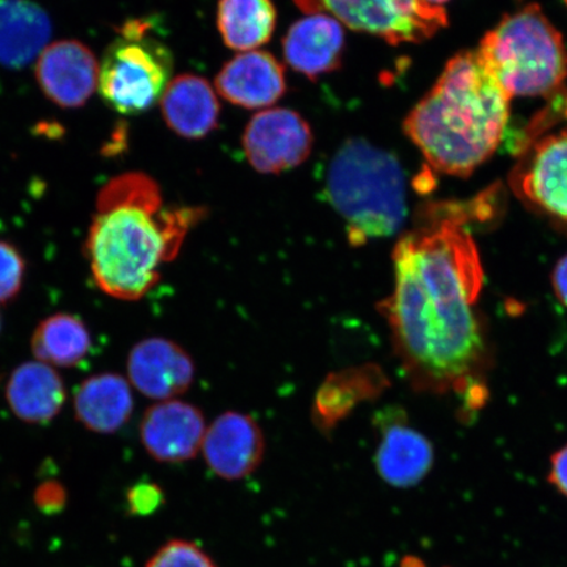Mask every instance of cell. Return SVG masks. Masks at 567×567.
<instances>
[{
	"instance_id": "cell-11",
	"label": "cell",
	"mask_w": 567,
	"mask_h": 567,
	"mask_svg": "<svg viewBox=\"0 0 567 567\" xmlns=\"http://www.w3.org/2000/svg\"><path fill=\"white\" fill-rule=\"evenodd\" d=\"M205 432L202 411L176 400L161 401L148 408L140 427L148 455L168 464L193 460L202 450Z\"/></svg>"
},
{
	"instance_id": "cell-26",
	"label": "cell",
	"mask_w": 567,
	"mask_h": 567,
	"mask_svg": "<svg viewBox=\"0 0 567 567\" xmlns=\"http://www.w3.org/2000/svg\"><path fill=\"white\" fill-rule=\"evenodd\" d=\"M162 491L155 484H137L127 494V503L134 514H151L161 505Z\"/></svg>"
},
{
	"instance_id": "cell-2",
	"label": "cell",
	"mask_w": 567,
	"mask_h": 567,
	"mask_svg": "<svg viewBox=\"0 0 567 567\" xmlns=\"http://www.w3.org/2000/svg\"><path fill=\"white\" fill-rule=\"evenodd\" d=\"M86 255L104 293L137 301L161 279L187 234L200 221V208L165 209L158 184L142 174L117 177L97 198Z\"/></svg>"
},
{
	"instance_id": "cell-8",
	"label": "cell",
	"mask_w": 567,
	"mask_h": 567,
	"mask_svg": "<svg viewBox=\"0 0 567 567\" xmlns=\"http://www.w3.org/2000/svg\"><path fill=\"white\" fill-rule=\"evenodd\" d=\"M313 133L299 113L286 109L259 112L247 124L243 144L247 161L261 174L288 172L309 158Z\"/></svg>"
},
{
	"instance_id": "cell-5",
	"label": "cell",
	"mask_w": 567,
	"mask_h": 567,
	"mask_svg": "<svg viewBox=\"0 0 567 567\" xmlns=\"http://www.w3.org/2000/svg\"><path fill=\"white\" fill-rule=\"evenodd\" d=\"M477 52L512 99L555 96L567 76V49L540 7L529 4L503 18Z\"/></svg>"
},
{
	"instance_id": "cell-31",
	"label": "cell",
	"mask_w": 567,
	"mask_h": 567,
	"mask_svg": "<svg viewBox=\"0 0 567 567\" xmlns=\"http://www.w3.org/2000/svg\"><path fill=\"white\" fill-rule=\"evenodd\" d=\"M423 2L434 7H442V4L449 2V0H423Z\"/></svg>"
},
{
	"instance_id": "cell-29",
	"label": "cell",
	"mask_w": 567,
	"mask_h": 567,
	"mask_svg": "<svg viewBox=\"0 0 567 567\" xmlns=\"http://www.w3.org/2000/svg\"><path fill=\"white\" fill-rule=\"evenodd\" d=\"M553 284H555L559 300L567 307V255L564 259L559 260L555 275H553Z\"/></svg>"
},
{
	"instance_id": "cell-25",
	"label": "cell",
	"mask_w": 567,
	"mask_h": 567,
	"mask_svg": "<svg viewBox=\"0 0 567 567\" xmlns=\"http://www.w3.org/2000/svg\"><path fill=\"white\" fill-rule=\"evenodd\" d=\"M25 261L10 244L0 240V303L17 297L23 286Z\"/></svg>"
},
{
	"instance_id": "cell-10",
	"label": "cell",
	"mask_w": 567,
	"mask_h": 567,
	"mask_svg": "<svg viewBox=\"0 0 567 567\" xmlns=\"http://www.w3.org/2000/svg\"><path fill=\"white\" fill-rule=\"evenodd\" d=\"M35 78L54 104L62 109H80L97 89L99 62L83 42L56 41L35 61Z\"/></svg>"
},
{
	"instance_id": "cell-22",
	"label": "cell",
	"mask_w": 567,
	"mask_h": 567,
	"mask_svg": "<svg viewBox=\"0 0 567 567\" xmlns=\"http://www.w3.org/2000/svg\"><path fill=\"white\" fill-rule=\"evenodd\" d=\"M217 23L226 45L251 52L272 38L276 10L271 0H219Z\"/></svg>"
},
{
	"instance_id": "cell-17",
	"label": "cell",
	"mask_w": 567,
	"mask_h": 567,
	"mask_svg": "<svg viewBox=\"0 0 567 567\" xmlns=\"http://www.w3.org/2000/svg\"><path fill=\"white\" fill-rule=\"evenodd\" d=\"M52 35L47 11L31 0H0V66L19 70L38 61Z\"/></svg>"
},
{
	"instance_id": "cell-21",
	"label": "cell",
	"mask_w": 567,
	"mask_h": 567,
	"mask_svg": "<svg viewBox=\"0 0 567 567\" xmlns=\"http://www.w3.org/2000/svg\"><path fill=\"white\" fill-rule=\"evenodd\" d=\"M386 386L384 374L378 367H359L329 375L316 399V421L331 430L360 402L380 394Z\"/></svg>"
},
{
	"instance_id": "cell-27",
	"label": "cell",
	"mask_w": 567,
	"mask_h": 567,
	"mask_svg": "<svg viewBox=\"0 0 567 567\" xmlns=\"http://www.w3.org/2000/svg\"><path fill=\"white\" fill-rule=\"evenodd\" d=\"M66 494L56 482H45L35 492V502L44 512H55L65 503Z\"/></svg>"
},
{
	"instance_id": "cell-7",
	"label": "cell",
	"mask_w": 567,
	"mask_h": 567,
	"mask_svg": "<svg viewBox=\"0 0 567 567\" xmlns=\"http://www.w3.org/2000/svg\"><path fill=\"white\" fill-rule=\"evenodd\" d=\"M308 13H326L353 31L389 44H417L449 24L443 7L423 0H295Z\"/></svg>"
},
{
	"instance_id": "cell-18",
	"label": "cell",
	"mask_w": 567,
	"mask_h": 567,
	"mask_svg": "<svg viewBox=\"0 0 567 567\" xmlns=\"http://www.w3.org/2000/svg\"><path fill=\"white\" fill-rule=\"evenodd\" d=\"M163 118L181 137L197 140L216 130L219 103L202 76L184 74L169 82L161 99Z\"/></svg>"
},
{
	"instance_id": "cell-24",
	"label": "cell",
	"mask_w": 567,
	"mask_h": 567,
	"mask_svg": "<svg viewBox=\"0 0 567 567\" xmlns=\"http://www.w3.org/2000/svg\"><path fill=\"white\" fill-rule=\"evenodd\" d=\"M146 567H217L197 544L172 540L148 559Z\"/></svg>"
},
{
	"instance_id": "cell-30",
	"label": "cell",
	"mask_w": 567,
	"mask_h": 567,
	"mask_svg": "<svg viewBox=\"0 0 567 567\" xmlns=\"http://www.w3.org/2000/svg\"><path fill=\"white\" fill-rule=\"evenodd\" d=\"M555 97V104L557 105V109H555V112H553V115L563 116L567 118V95L565 97L561 96V92H558L557 95L553 96Z\"/></svg>"
},
{
	"instance_id": "cell-4",
	"label": "cell",
	"mask_w": 567,
	"mask_h": 567,
	"mask_svg": "<svg viewBox=\"0 0 567 567\" xmlns=\"http://www.w3.org/2000/svg\"><path fill=\"white\" fill-rule=\"evenodd\" d=\"M328 202L344 219L347 238L361 246L392 236L406 217L405 175L394 155L364 138H350L329 163Z\"/></svg>"
},
{
	"instance_id": "cell-32",
	"label": "cell",
	"mask_w": 567,
	"mask_h": 567,
	"mask_svg": "<svg viewBox=\"0 0 567 567\" xmlns=\"http://www.w3.org/2000/svg\"><path fill=\"white\" fill-rule=\"evenodd\" d=\"M0 329H2V321H0Z\"/></svg>"
},
{
	"instance_id": "cell-14",
	"label": "cell",
	"mask_w": 567,
	"mask_h": 567,
	"mask_svg": "<svg viewBox=\"0 0 567 567\" xmlns=\"http://www.w3.org/2000/svg\"><path fill=\"white\" fill-rule=\"evenodd\" d=\"M127 374L140 393L152 400L168 401L193 385L195 364L173 340L148 338L133 347Z\"/></svg>"
},
{
	"instance_id": "cell-16",
	"label": "cell",
	"mask_w": 567,
	"mask_h": 567,
	"mask_svg": "<svg viewBox=\"0 0 567 567\" xmlns=\"http://www.w3.org/2000/svg\"><path fill=\"white\" fill-rule=\"evenodd\" d=\"M282 49L290 68L310 80H317L342 63V24L326 13H309L289 28Z\"/></svg>"
},
{
	"instance_id": "cell-15",
	"label": "cell",
	"mask_w": 567,
	"mask_h": 567,
	"mask_svg": "<svg viewBox=\"0 0 567 567\" xmlns=\"http://www.w3.org/2000/svg\"><path fill=\"white\" fill-rule=\"evenodd\" d=\"M218 94L234 105L265 109L280 101L287 91L281 63L267 52L240 53L226 63L216 78Z\"/></svg>"
},
{
	"instance_id": "cell-23",
	"label": "cell",
	"mask_w": 567,
	"mask_h": 567,
	"mask_svg": "<svg viewBox=\"0 0 567 567\" xmlns=\"http://www.w3.org/2000/svg\"><path fill=\"white\" fill-rule=\"evenodd\" d=\"M91 350V336L80 318L55 315L44 319L34 330L32 352L48 365L75 367L86 359Z\"/></svg>"
},
{
	"instance_id": "cell-6",
	"label": "cell",
	"mask_w": 567,
	"mask_h": 567,
	"mask_svg": "<svg viewBox=\"0 0 567 567\" xmlns=\"http://www.w3.org/2000/svg\"><path fill=\"white\" fill-rule=\"evenodd\" d=\"M173 70L169 49L147 34V24L131 21L99 63L97 89L113 111L138 115L161 101Z\"/></svg>"
},
{
	"instance_id": "cell-1",
	"label": "cell",
	"mask_w": 567,
	"mask_h": 567,
	"mask_svg": "<svg viewBox=\"0 0 567 567\" xmlns=\"http://www.w3.org/2000/svg\"><path fill=\"white\" fill-rule=\"evenodd\" d=\"M394 289L379 303L403 371L420 392H463L484 365L485 342L476 313L482 271L463 218L442 207L393 251Z\"/></svg>"
},
{
	"instance_id": "cell-33",
	"label": "cell",
	"mask_w": 567,
	"mask_h": 567,
	"mask_svg": "<svg viewBox=\"0 0 567 567\" xmlns=\"http://www.w3.org/2000/svg\"><path fill=\"white\" fill-rule=\"evenodd\" d=\"M566 3H567V0H566Z\"/></svg>"
},
{
	"instance_id": "cell-13",
	"label": "cell",
	"mask_w": 567,
	"mask_h": 567,
	"mask_svg": "<svg viewBox=\"0 0 567 567\" xmlns=\"http://www.w3.org/2000/svg\"><path fill=\"white\" fill-rule=\"evenodd\" d=\"M381 432L375 466L380 477L394 487L420 484L434 464V450L421 432L408 424L400 410H389L375 420Z\"/></svg>"
},
{
	"instance_id": "cell-28",
	"label": "cell",
	"mask_w": 567,
	"mask_h": 567,
	"mask_svg": "<svg viewBox=\"0 0 567 567\" xmlns=\"http://www.w3.org/2000/svg\"><path fill=\"white\" fill-rule=\"evenodd\" d=\"M548 480L567 498V445L553 455Z\"/></svg>"
},
{
	"instance_id": "cell-3",
	"label": "cell",
	"mask_w": 567,
	"mask_h": 567,
	"mask_svg": "<svg viewBox=\"0 0 567 567\" xmlns=\"http://www.w3.org/2000/svg\"><path fill=\"white\" fill-rule=\"evenodd\" d=\"M512 96L477 51L446 63L435 86L410 112L403 130L439 173L471 175L499 147Z\"/></svg>"
},
{
	"instance_id": "cell-20",
	"label": "cell",
	"mask_w": 567,
	"mask_h": 567,
	"mask_svg": "<svg viewBox=\"0 0 567 567\" xmlns=\"http://www.w3.org/2000/svg\"><path fill=\"white\" fill-rule=\"evenodd\" d=\"M74 408L76 420L84 427L97 434H113L133 413L131 386L120 374L92 375L78 388Z\"/></svg>"
},
{
	"instance_id": "cell-19",
	"label": "cell",
	"mask_w": 567,
	"mask_h": 567,
	"mask_svg": "<svg viewBox=\"0 0 567 567\" xmlns=\"http://www.w3.org/2000/svg\"><path fill=\"white\" fill-rule=\"evenodd\" d=\"M6 396L19 420L47 424L59 415L66 400V390L60 374L51 365L31 361L12 372Z\"/></svg>"
},
{
	"instance_id": "cell-9",
	"label": "cell",
	"mask_w": 567,
	"mask_h": 567,
	"mask_svg": "<svg viewBox=\"0 0 567 567\" xmlns=\"http://www.w3.org/2000/svg\"><path fill=\"white\" fill-rule=\"evenodd\" d=\"M509 183L532 207L567 225V130L534 142Z\"/></svg>"
},
{
	"instance_id": "cell-12",
	"label": "cell",
	"mask_w": 567,
	"mask_h": 567,
	"mask_svg": "<svg viewBox=\"0 0 567 567\" xmlns=\"http://www.w3.org/2000/svg\"><path fill=\"white\" fill-rule=\"evenodd\" d=\"M202 451L218 477L243 480L257 471L264 458V432L250 415L228 411L205 432Z\"/></svg>"
}]
</instances>
